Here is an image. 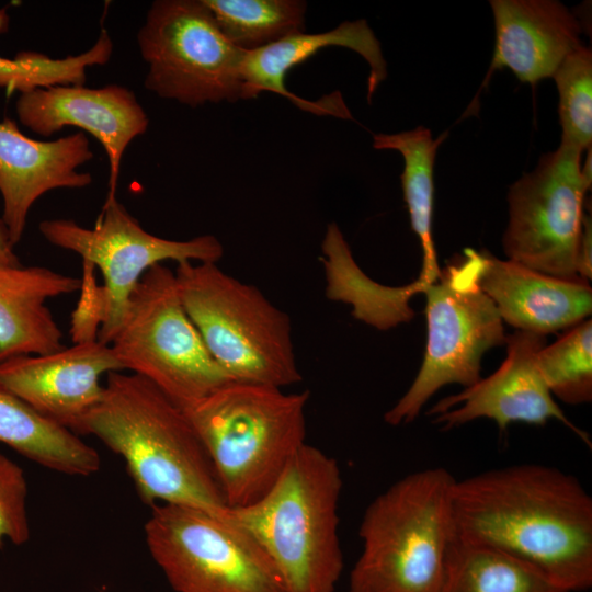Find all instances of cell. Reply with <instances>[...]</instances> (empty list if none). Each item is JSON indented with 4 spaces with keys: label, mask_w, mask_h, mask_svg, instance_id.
Returning <instances> with one entry per match:
<instances>
[{
    "label": "cell",
    "mask_w": 592,
    "mask_h": 592,
    "mask_svg": "<svg viewBox=\"0 0 592 592\" xmlns=\"http://www.w3.org/2000/svg\"><path fill=\"white\" fill-rule=\"evenodd\" d=\"M505 343L506 357L500 367L434 405L428 412L434 415L433 423L451 430L486 418L503 432L515 422L545 425L556 419L591 446L588 433L565 415L538 371L536 355L546 345V335L516 330Z\"/></svg>",
    "instance_id": "obj_13"
},
{
    "label": "cell",
    "mask_w": 592,
    "mask_h": 592,
    "mask_svg": "<svg viewBox=\"0 0 592 592\" xmlns=\"http://www.w3.org/2000/svg\"><path fill=\"white\" fill-rule=\"evenodd\" d=\"M343 480L337 459L304 444L257 502L228 508L280 572L286 592H334L344 568L339 536Z\"/></svg>",
    "instance_id": "obj_4"
},
{
    "label": "cell",
    "mask_w": 592,
    "mask_h": 592,
    "mask_svg": "<svg viewBox=\"0 0 592 592\" xmlns=\"http://www.w3.org/2000/svg\"><path fill=\"white\" fill-rule=\"evenodd\" d=\"M83 434L123 458L144 503L187 505L227 517L214 468L184 410L146 378L109 373Z\"/></svg>",
    "instance_id": "obj_2"
},
{
    "label": "cell",
    "mask_w": 592,
    "mask_h": 592,
    "mask_svg": "<svg viewBox=\"0 0 592 592\" xmlns=\"http://www.w3.org/2000/svg\"><path fill=\"white\" fill-rule=\"evenodd\" d=\"M7 8L0 9V33L8 30ZM113 42L105 29L87 52L66 58H50L36 52H21L13 58L0 56V88L8 92H31L56 86H83L87 69L109 62Z\"/></svg>",
    "instance_id": "obj_26"
},
{
    "label": "cell",
    "mask_w": 592,
    "mask_h": 592,
    "mask_svg": "<svg viewBox=\"0 0 592 592\" xmlns=\"http://www.w3.org/2000/svg\"><path fill=\"white\" fill-rule=\"evenodd\" d=\"M24 470L0 451V549L5 542L20 546L31 536Z\"/></svg>",
    "instance_id": "obj_29"
},
{
    "label": "cell",
    "mask_w": 592,
    "mask_h": 592,
    "mask_svg": "<svg viewBox=\"0 0 592 592\" xmlns=\"http://www.w3.org/2000/svg\"><path fill=\"white\" fill-rule=\"evenodd\" d=\"M538 371L553 397L568 405L592 400V321L571 327L536 355Z\"/></svg>",
    "instance_id": "obj_27"
},
{
    "label": "cell",
    "mask_w": 592,
    "mask_h": 592,
    "mask_svg": "<svg viewBox=\"0 0 592 592\" xmlns=\"http://www.w3.org/2000/svg\"><path fill=\"white\" fill-rule=\"evenodd\" d=\"M309 396L232 380L183 409L228 508L265 496L306 444Z\"/></svg>",
    "instance_id": "obj_3"
},
{
    "label": "cell",
    "mask_w": 592,
    "mask_h": 592,
    "mask_svg": "<svg viewBox=\"0 0 592 592\" xmlns=\"http://www.w3.org/2000/svg\"><path fill=\"white\" fill-rule=\"evenodd\" d=\"M496 45L490 72L509 68L523 82L550 78L582 47L581 24L556 0H491ZM489 72V75H490Z\"/></svg>",
    "instance_id": "obj_19"
},
{
    "label": "cell",
    "mask_w": 592,
    "mask_h": 592,
    "mask_svg": "<svg viewBox=\"0 0 592 592\" xmlns=\"http://www.w3.org/2000/svg\"><path fill=\"white\" fill-rule=\"evenodd\" d=\"M92 158L83 133L43 141L25 136L8 117L0 122L1 220L13 247L20 242L29 213L42 195L91 184V174L78 169Z\"/></svg>",
    "instance_id": "obj_16"
},
{
    "label": "cell",
    "mask_w": 592,
    "mask_h": 592,
    "mask_svg": "<svg viewBox=\"0 0 592 592\" xmlns=\"http://www.w3.org/2000/svg\"><path fill=\"white\" fill-rule=\"evenodd\" d=\"M13 246L10 242L9 235L3 221L0 218V264L20 265L21 262L14 253Z\"/></svg>",
    "instance_id": "obj_31"
},
{
    "label": "cell",
    "mask_w": 592,
    "mask_h": 592,
    "mask_svg": "<svg viewBox=\"0 0 592 592\" xmlns=\"http://www.w3.org/2000/svg\"><path fill=\"white\" fill-rule=\"evenodd\" d=\"M481 266V253L467 248L424 289V358L408 390L385 413L386 423L398 426L413 422L428 400L446 385H475L481 378L483 354L505 344L503 321L478 284Z\"/></svg>",
    "instance_id": "obj_7"
},
{
    "label": "cell",
    "mask_w": 592,
    "mask_h": 592,
    "mask_svg": "<svg viewBox=\"0 0 592 592\" xmlns=\"http://www.w3.org/2000/svg\"><path fill=\"white\" fill-rule=\"evenodd\" d=\"M441 592H569L535 567L454 536Z\"/></svg>",
    "instance_id": "obj_24"
},
{
    "label": "cell",
    "mask_w": 592,
    "mask_h": 592,
    "mask_svg": "<svg viewBox=\"0 0 592 592\" xmlns=\"http://www.w3.org/2000/svg\"><path fill=\"white\" fill-rule=\"evenodd\" d=\"M144 530L150 556L175 592H286L262 546L228 517L159 503Z\"/></svg>",
    "instance_id": "obj_9"
},
{
    "label": "cell",
    "mask_w": 592,
    "mask_h": 592,
    "mask_svg": "<svg viewBox=\"0 0 592 592\" xmlns=\"http://www.w3.org/2000/svg\"><path fill=\"white\" fill-rule=\"evenodd\" d=\"M148 71L144 86L196 107L242 100L246 52L220 31L203 0H157L137 32Z\"/></svg>",
    "instance_id": "obj_10"
},
{
    "label": "cell",
    "mask_w": 592,
    "mask_h": 592,
    "mask_svg": "<svg viewBox=\"0 0 592 592\" xmlns=\"http://www.w3.org/2000/svg\"><path fill=\"white\" fill-rule=\"evenodd\" d=\"M454 536L511 555L569 592L592 587V498L571 474L516 464L455 480Z\"/></svg>",
    "instance_id": "obj_1"
},
{
    "label": "cell",
    "mask_w": 592,
    "mask_h": 592,
    "mask_svg": "<svg viewBox=\"0 0 592 592\" xmlns=\"http://www.w3.org/2000/svg\"><path fill=\"white\" fill-rule=\"evenodd\" d=\"M224 35L252 52L304 32L307 4L299 0H203Z\"/></svg>",
    "instance_id": "obj_25"
},
{
    "label": "cell",
    "mask_w": 592,
    "mask_h": 592,
    "mask_svg": "<svg viewBox=\"0 0 592 592\" xmlns=\"http://www.w3.org/2000/svg\"><path fill=\"white\" fill-rule=\"evenodd\" d=\"M123 371L139 375L184 409L232 382L208 352L180 298L174 271L148 269L110 343Z\"/></svg>",
    "instance_id": "obj_8"
},
{
    "label": "cell",
    "mask_w": 592,
    "mask_h": 592,
    "mask_svg": "<svg viewBox=\"0 0 592 592\" xmlns=\"http://www.w3.org/2000/svg\"><path fill=\"white\" fill-rule=\"evenodd\" d=\"M15 111L22 125L41 136L79 127L103 146L110 164L109 194L116 197L122 157L146 133L149 118L135 93L119 84L56 86L21 93Z\"/></svg>",
    "instance_id": "obj_15"
},
{
    "label": "cell",
    "mask_w": 592,
    "mask_h": 592,
    "mask_svg": "<svg viewBox=\"0 0 592 592\" xmlns=\"http://www.w3.org/2000/svg\"><path fill=\"white\" fill-rule=\"evenodd\" d=\"M582 150L561 144L509 189L502 246L508 260L540 273L578 280L584 195Z\"/></svg>",
    "instance_id": "obj_12"
},
{
    "label": "cell",
    "mask_w": 592,
    "mask_h": 592,
    "mask_svg": "<svg viewBox=\"0 0 592 592\" xmlns=\"http://www.w3.org/2000/svg\"><path fill=\"white\" fill-rule=\"evenodd\" d=\"M447 133L433 138L424 126L396 134H377L373 137V147L380 150H396L403 158L401 185L407 204L411 228L418 236L423 261L420 281L425 286L436 281L440 266L433 240L432 218L434 201L433 169L437 149Z\"/></svg>",
    "instance_id": "obj_23"
},
{
    "label": "cell",
    "mask_w": 592,
    "mask_h": 592,
    "mask_svg": "<svg viewBox=\"0 0 592 592\" xmlns=\"http://www.w3.org/2000/svg\"><path fill=\"white\" fill-rule=\"evenodd\" d=\"M559 94L561 144L584 151L592 143V53L584 46L568 55L553 77Z\"/></svg>",
    "instance_id": "obj_28"
},
{
    "label": "cell",
    "mask_w": 592,
    "mask_h": 592,
    "mask_svg": "<svg viewBox=\"0 0 592 592\" xmlns=\"http://www.w3.org/2000/svg\"><path fill=\"white\" fill-rule=\"evenodd\" d=\"M178 292L208 352L231 380L284 388L301 380L288 315L215 262L183 261Z\"/></svg>",
    "instance_id": "obj_6"
},
{
    "label": "cell",
    "mask_w": 592,
    "mask_h": 592,
    "mask_svg": "<svg viewBox=\"0 0 592 592\" xmlns=\"http://www.w3.org/2000/svg\"><path fill=\"white\" fill-rule=\"evenodd\" d=\"M123 371L110 344L96 339L43 355L0 363V384L38 414L78 435L103 397L101 376Z\"/></svg>",
    "instance_id": "obj_14"
},
{
    "label": "cell",
    "mask_w": 592,
    "mask_h": 592,
    "mask_svg": "<svg viewBox=\"0 0 592 592\" xmlns=\"http://www.w3.org/2000/svg\"><path fill=\"white\" fill-rule=\"evenodd\" d=\"M38 228L49 243L77 253L86 265L101 271L104 284L92 296L90 308L99 328L96 338L106 344L121 327L129 296L148 269L168 260L217 263L224 254L213 235L179 241L148 232L116 197L106 198L92 229L71 219H47Z\"/></svg>",
    "instance_id": "obj_11"
},
{
    "label": "cell",
    "mask_w": 592,
    "mask_h": 592,
    "mask_svg": "<svg viewBox=\"0 0 592 592\" xmlns=\"http://www.w3.org/2000/svg\"><path fill=\"white\" fill-rule=\"evenodd\" d=\"M330 46L352 49L365 59L369 66L367 99L371 100L387 77V64L380 43L365 20L345 21L322 33H296L262 48L246 52L241 68L242 100L254 99L261 92L270 91L287 98L304 111L352 118L339 93L328 95L325 101L312 102L297 96L285 87V77L293 67Z\"/></svg>",
    "instance_id": "obj_17"
},
{
    "label": "cell",
    "mask_w": 592,
    "mask_h": 592,
    "mask_svg": "<svg viewBox=\"0 0 592 592\" xmlns=\"http://www.w3.org/2000/svg\"><path fill=\"white\" fill-rule=\"evenodd\" d=\"M479 287L502 321L516 330L548 334L571 328L591 315L589 282L554 277L482 251Z\"/></svg>",
    "instance_id": "obj_18"
},
{
    "label": "cell",
    "mask_w": 592,
    "mask_h": 592,
    "mask_svg": "<svg viewBox=\"0 0 592 592\" xmlns=\"http://www.w3.org/2000/svg\"><path fill=\"white\" fill-rule=\"evenodd\" d=\"M592 225L591 217H583L582 232L577 254V273L581 280L587 282L592 278Z\"/></svg>",
    "instance_id": "obj_30"
},
{
    "label": "cell",
    "mask_w": 592,
    "mask_h": 592,
    "mask_svg": "<svg viewBox=\"0 0 592 592\" xmlns=\"http://www.w3.org/2000/svg\"><path fill=\"white\" fill-rule=\"evenodd\" d=\"M0 443L44 468L91 476L101 467L95 448L78 434L38 414L0 384Z\"/></svg>",
    "instance_id": "obj_22"
},
{
    "label": "cell",
    "mask_w": 592,
    "mask_h": 592,
    "mask_svg": "<svg viewBox=\"0 0 592 592\" xmlns=\"http://www.w3.org/2000/svg\"><path fill=\"white\" fill-rule=\"evenodd\" d=\"M326 296L352 307V316L378 330H388L414 316L410 298L426 286L414 280L405 286H385L368 277L354 261L335 223L327 226L321 242Z\"/></svg>",
    "instance_id": "obj_21"
},
{
    "label": "cell",
    "mask_w": 592,
    "mask_h": 592,
    "mask_svg": "<svg viewBox=\"0 0 592 592\" xmlns=\"http://www.w3.org/2000/svg\"><path fill=\"white\" fill-rule=\"evenodd\" d=\"M455 480L443 467L413 471L367 505L348 592H441L454 539Z\"/></svg>",
    "instance_id": "obj_5"
},
{
    "label": "cell",
    "mask_w": 592,
    "mask_h": 592,
    "mask_svg": "<svg viewBox=\"0 0 592 592\" xmlns=\"http://www.w3.org/2000/svg\"><path fill=\"white\" fill-rule=\"evenodd\" d=\"M81 286L80 278L48 267L0 264V363L62 349V332L46 301Z\"/></svg>",
    "instance_id": "obj_20"
}]
</instances>
